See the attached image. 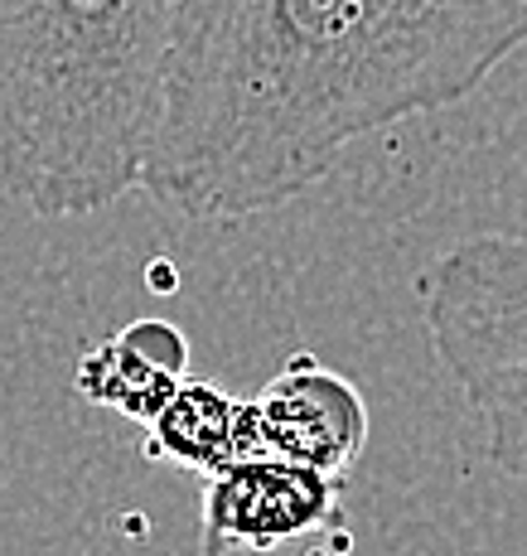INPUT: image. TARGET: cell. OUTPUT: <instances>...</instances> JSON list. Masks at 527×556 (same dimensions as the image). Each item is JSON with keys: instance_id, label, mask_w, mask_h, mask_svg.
<instances>
[{"instance_id": "1", "label": "cell", "mask_w": 527, "mask_h": 556, "mask_svg": "<svg viewBox=\"0 0 527 556\" xmlns=\"http://www.w3.org/2000/svg\"><path fill=\"white\" fill-rule=\"evenodd\" d=\"M527 45V0H179L141 189L193 223L300 199Z\"/></svg>"}, {"instance_id": "2", "label": "cell", "mask_w": 527, "mask_h": 556, "mask_svg": "<svg viewBox=\"0 0 527 556\" xmlns=\"http://www.w3.org/2000/svg\"><path fill=\"white\" fill-rule=\"evenodd\" d=\"M179 0H0V194L83 218L141 189Z\"/></svg>"}, {"instance_id": "3", "label": "cell", "mask_w": 527, "mask_h": 556, "mask_svg": "<svg viewBox=\"0 0 527 556\" xmlns=\"http://www.w3.org/2000/svg\"><path fill=\"white\" fill-rule=\"evenodd\" d=\"M440 368L484 421V451L527 479V238L479 232L436 256L416 281Z\"/></svg>"}, {"instance_id": "4", "label": "cell", "mask_w": 527, "mask_h": 556, "mask_svg": "<svg viewBox=\"0 0 527 556\" xmlns=\"http://www.w3.org/2000/svg\"><path fill=\"white\" fill-rule=\"evenodd\" d=\"M343 522V494L335 475L281 455H247L209 475L199 504V552H276Z\"/></svg>"}, {"instance_id": "5", "label": "cell", "mask_w": 527, "mask_h": 556, "mask_svg": "<svg viewBox=\"0 0 527 556\" xmlns=\"http://www.w3.org/2000/svg\"><path fill=\"white\" fill-rule=\"evenodd\" d=\"M256 435L266 455L296 459L319 475L343 479L368 445V402L343 372L315 354H296L252 397Z\"/></svg>"}, {"instance_id": "6", "label": "cell", "mask_w": 527, "mask_h": 556, "mask_svg": "<svg viewBox=\"0 0 527 556\" xmlns=\"http://www.w3.org/2000/svg\"><path fill=\"white\" fill-rule=\"evenodd\" d=\"M189 378V339L170 319H136L106 344L88 349L73 368V388L83 402L112 406V412L150 421L170 392Z\"/></svg>"}, {"instance_id": "7", "label": "cell", "mask_w": 527, "mask_h": 556, "mask_svg": "<svg viewBox=\"0 0 527 556\" xmlns=\"http://www.w3.org/2000/svg\"><path fill=\"white\" fill-rule=\"evenodd\" d=\"M247 455H262L252 402H238L213 378H189L170 392V402L146 421V459L155 465L218 475Z\"/></svg>"}]
</instances>
